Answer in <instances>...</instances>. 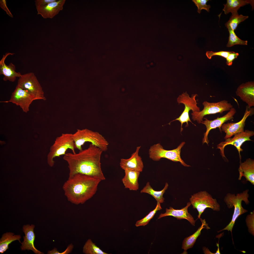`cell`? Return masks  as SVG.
Instances as JSON below:
<instances>
[{
    "label": "cell",
    "instance_id": "1",
    "mask_svg": "<svg viewBox=\"0 0 254 254\" xmlns=\"http://www.w3.org/2000/svg\"><path fill=\"white\" fill-rule=\"evenodd\" d=\"M103 151L96 146L90 144L87 149L77 153H66L63 157L68 164V178L80 173L94 177L101 180L105 179L102 170L100 159Z\"/></svg>",
    "mask_w": 254,
    "mask_h": 254
},
{
    "label": "cell",
    "instance_id": "2",
    "mask_svg": "<svg viewBox=\"0 0 254 254\" xmlns=\"http://www.w3.org/2000/svg\"><path fill=\"white\" fill-rule=\"evenodd\" d=\"M101 181L94 176L78 173L68 178L63 189L68 201L76 205L83 204L95 194Z\"/></svg>",
    "mask_w": 254,
    "mask_h": 254
},
{
    "label": "cell",
    "instance_id": "3",
    "mask_svg": "<svg viewBox=\"0 0 254 254\" xmlns=\"http://www.w3.org/2000/svg\"><path fill=\"white\" fill-rule=\"evenodd\" d=\"M249 190L247 189L243 192L238 193L235 195L234 194L227 193L224 198V201L227 206L229 208L234 207V212L231 222L224 228L218 231L220 232L224 230L230 231L232 233L235 222L238 218L241 215L247 212V210L242 206V203L244 201L246 204H249L250 202L248 199L249 194Z\"/></svg>",
    "mask_w": 254,
    "mask_h": 254
},
{
    "label": "cell",
    "instance_id": "4",
    "mask_svg": "<svg viewBox=\"0 0 254 254\" xmlns=\"http://www.w3.org/2000/svg\"><path fill=\"white\" fill-rule=\"evenodd\" d=\"M75 149L82 150V146L86 142H89L101 149L103 151H107L109 143L105 137L99 133L87 129L80 130L72 134Z\"/></svg>",
    "mask_w": 254,
    "mask_h": 254
},
{
    "label": "cell",
    "instance_id": "5",
    "mask_svg": "<svg viewBox=\"0 0 254 254\" xmlns=\"http://www.w3.org/2000/svg\"><path fill=\"white\" fill-rule=\"evenodd\" d=\"M72 136V134L63 133L56 138L54 144L50 147V151L47 156L48 162L50 166H54V158L64 155L68 149H71L73 154L76 153Z\"/></svg>",
    "mask_w": 254,
    "mask_h": 254
},
{
    "label": "cell",
    "instance_id": "6",
    "mask_svg": "<svg viewBox=\"0 0 254 254\" xmlns=\"http://www.w3.org/2000/svg\"><path fill=\"white\" fill-rule=\"evenodd\" d=\"M190 202L194 209H196L198 212V218H200L202 214L206 209L209 208L213 210H220V206L216 199L206 191H200L191 196Z\"/></svg>",
    "mask_w": 254,
    "mask_h": 254
},
{
    "label": "cell",
    "instance_id": "7",
    "mask_svg": "<svg viewBox=\"0 0 254 254\" xmlns=\"http://www.w3.org/2000/svg\"><path fill=\"white\" fill-rule=\"evenodd\" d=\"M185 143L182 142L177 148L170 150L164 149L160 143L155 144L151 146L149 150L150 158L155 161H158L164 158L174 162H179L185 167L190 166L186 164L180 157L181 149Z\"/></svg>",
    "mask_w": 254,
    "mask_h": 254
},
{
    "label": "cell",
    "instance_id": "8",
    "mask_svg": "<svg viewBox=\"0 0 254 254\" xmlns=\"http://www.w3.org/2000/svg\"><path fill=\"white\" fill-rule=\"evenodd\" d=\"M198 96L196 94H192L191 97L187 93L183 92L179 96L177 99V101L179 104L183 103L185 106L184 110L180 116L178 118L173 120L168 124H170L171 123L175 120L179 121L181 123L180 132H181L183 130L182 125L183 124L186 123V127L189 126L188 122H190L196 126L191 120L189 116V111L191 110L193 112H198L200 111V108L197 105L198 103L195 99L196 97Z\"/></svg>",
    "mask_w": 254,
    "mask_h": 254
},
{
    "label": "cell",
    "instance_id": "9",
    "mask_svg": "<svg viewBox=\"0 0 254 254\" xmlns=\"http://www.w3.org/2000/svg\"><path fill=\"white\" fill-rule=\"evenodd\" d=\"M202 104L204 108L202 110L191 113L192 119L194 121H196L199 124L203 121L204 117L206 115L222 113L224 111H229L233 107V105L225 100L216 103L204 101Z\"/></svg>",
    "mask_w": 254,
    "mask_h": 254
},
{
    "label": "cell",
    "instance_id": "10",
    "mask_svg": "<svg viewBox=\"0 0 254 254\" xmlns=\"http://www.w3.org/2000/svg\"><path fill=\"white\" fill-rule=\"evenodd\" d=\"M17 85L33 95L36 100H46L42 88L33 73L22 75L19 78Z\"/></svg>",
    "mask_w": 254,
    "mask_h": 254
},
{
    "label": "cell",
    "instance_id": "11",
    "mask_svg": "<svg viewBox=\"0 0 254 254\" xmlns=\"http://www.w3.org/2000/svg\"><path fill=\"white\" fill-rule=\"evenodd\" d=\"M35 100H36V98L33 95L17 85L9 100L0 102L12 103L19 106L24 112L27 113L29 111L31 104Z\"/></svg>",
    "mask_w": 254,
    "mask_h": 254
},
{
    "label": "cell",
    "instance_id": "12",
    "mask_svg": "<svg viewBox=\"0 0 254 254\" xmlns=\"http://www.w3.org/2000/svg\"><path fill=\"white\" fill-rule=\"evenodd\" d=\"M254 135V132L249 130H245L242 132L236 134L232 138L226 139L224 141L222 142L217 146V148L220 150L221 154L223 157H225L224 153V149L227 145H229L234 146L238 150L241 159L240 152L242 149L241 147L242 144L246 141H252L250 139Z\"/></svg>",
    "mask_w": 254,
    "mask_h": 254
},
{
    "label": "cell",
    "instance_id": "13",
    "mask_svg": "<svg viewBox=\"0 0 254 254\" xmlns=\"http://www.w3.org/2000/svg\"><path fill=\"white\" fill-rule=\"evenodd\" d=\"M236 110L234 108L232 107L226 115L222 117H218L213 120H210L207 118H203L205 119L201 122L204 125L206 128V131L204 134V137L202 139L203 144L206 143L208 144L209 140L208 138V135L210 131L212 129L218 128L221 131V127L225 122L230 120L234 119V116L236 113Z\"/></svg>",
    "mask_w": 254,
    "mask_h": 254
},
{
    "label": "cell",
    "instance_id": "14",
    "mask_svg": "<svg viewBox=\"0 0 254 254\" xmlns=\"http://www.w3.org/2000/svg\"><path fill=\"white\" fill-rule=\"evenodd\" d=\"M65 0H56L44 5L36 8L37 14L44 19H52L63 10Z\"/></svg>",
    "mask_w": 254,
    "mask_h": 254
},
{
    "label": "cell",
    "instance_id": "15",
    "mask_svg": "<svg viewBox=\"0 0 254 254\" xmlns=\"http://www.w3.org/2000/svg\"><path fill=\"white\" fill-rule=\"evenodd\" d=\"M251 113V111L248 110L246 108L243 118L239 122L223 124L221 127V131L226 133L224 139H226L230 138L234 135L244 131L246 121Z\"/></svg>",
    "mask_w": 254,
    "mask_h": 254
},
{
    "label": "cell",
    "instance_id": "16",
    "mask_svg": "<svg viewBox=\"0 0 254 254\" xmlns=\"http://www.w3.org/2000/svg\"><path fill=\"white\" fill-rule=\"evenodd\" d=\"M14 54L13 53H7L3 55L0 61V75H4L3 79L4 81L14 82L17 77L19 78L22 75L20 72L16 71V67L14 64L11 63L8 65L5 63L7 57Z\"/></svg>",
    "mask_w": 254,
    "mask_h": 254
},
{
    "label": "cell",
    "instance_id": "17",
    "mask_svg": "<svg viewBox=\"0 0 254 254\" xmlns=\"http://www.w3.org/2000/svg\"><path fill=\"white\" fill-rule=\"evenodd\" d=\"M237 95L245 102L249 108L254 106V83L250 81L242 83L237 88Z\"/></svg>",
    "mask_w": 254,
    "mask_h": 254
},
{
    "label": "cell",
    "instance_id": "18",
    "mask_svg": "<svg viewBox=\"0 0 254 254\" xmlns=\"http://www.w3.org/2000/svg\"><path fill=\"white\" fill-rule=\"evenodd\" d=\"M141 146L137 147L136 151L128 159H121L120 163L121 167L124 170H129L142 172L143 168V162L138 155Z\"/></svg>",
    "mask_w": 254,
    "mask_h": 254
},
{
    "label": "cell",
    "instance_id": "19",
    "mask_svg": "<svg viewBox=\"0 0 254 254\" xmlns=\"http://www.w3.org/2000/svg\"><path fill=\"white\" fill-rule=\"evenodd\" d=\"M191 204L190 202L187 203V205L180 209H175L171 207L169 209L166 208V212L164 213H161L158 217V219L168 216H171L177 218V219H186L188 220L191 225L195 226L196 220L192 216L188 213V208Z\"/></svg>",
    "mask_w": 254,
    "mask_h": 254
},
{
    "label": "cell",
    "instance_id": "20",
    "mask_svg": "<svg viewBox=\"0 0 254 254\" xmlns=\"http://www.w3.org/2000/svg\"><path fill=\"white\" fill-rule=\"evenodd\" d=\"M35 226L34 225H24L23 227V230L25 236L23 237L24 241L21 243L20 247L22 250H31L36 254H43L44 253L36 249L34 245L35 239V235L34 232Z\"/></svg>",
    "mask_w": 254,
    "mask_h": 254
},
{
    "label": "cell",
    "instance_id": "21",
    "mask_svg": "<svg viewBox=\"0 0 254 254\" xmlns=\"http://www.w3.org/2000/svg\"><path fill=\"white\" fill-rule=\"evenodd\" d=\"M238 171L239 176L238 180H241L242 176L246 181L254 185V160L250 158L246 159L243 163H240Z\"/></svg>",
    "mask_w": 254,
    "mask_h": 254
},
{
    "label": "cell",
    "instance_id": "22",
    "mask_svg": "<svg viewBox=\"0 0 254 254\" xmlns=\"http://www.w3.org/2000/svg\"><path fill=\"white\" fill-rule=\"evenodd\" d=\"M125 175L122 181L125 188L130 190L137 191L139 188L138 179L140 172L134 170H124Z\"/></svg>",
    "mask_w": 254,
    "mask_h": 254
},
{
    "label": "cell",
    "instance_id": "23",
    "mask_svg": "<svg viewBox=\"0 0 254 254\" xmlns=\"http://www.w3.org/2000/svg\"><path fill=\"white\" fill-rule=\"evenodd\" d=\"M200 219L202 222L201 226L194 234L185 238L183 240L182 248L184 250L183 253H187L186 251L188 249L193 247L197 238L200 235L201 231L203 229H208L210 228L205 219L202 220L200 218Z\"/></svg>",
    "mask_w": 254,
    "mask_h": 254
},
{
    "label": "cell",
    "instance_id": "24",
    "mask_svg": "<svg viewBox=\"0 0 254 254\" xmlns=\"http://www.w3.org/2000/svg\"><path fill=\"white\" fill-rule=\"evenodd\" d=\"M254 2L253 0H227L226 4H224L223 10L226 14L230 12L232 15L237 14L238 10L241 7L250 4L253 7Z\"/></svg>",
    "mask_w": 254,
    "mask_h": 254
},
{
    "label": "cell",
    "instance_id": "25",
    "mask_svg": "<svg viewBox=\"0 0 254 254\" xmlns=\"http://www.w3.org/2000/svg\"><path fill=\"white\" fill-rule=\"evenodd\" d=\"M168 184L166 183L164 188L160 191H156L151 187L149 182H147L146 186L141 190V193H147L153 197L157 201V202L160 203L164 202V198L163 195L167 189Z\"/></svg>",
    "mask_w": 254,
    "mask_h": 254
},
{
    "label": "cell",
    "instance_id": "26",
    "mask_svg": "<svg viewBox=\"0 0 254 254\" xmlns=\"http://www.w3.org/2000/svg\"><path fill=\"white\" fill-rule=\"evenodd\" d=\"M11 232H7L3 234L0 240V253H3L8 249L9 245L12 242L16 240L20 241L21 238L20 235H14Z\"/></svg>",
    "mask_w": 254,
    "mask_h": 254
},
{
    "label": "cell",
    "instance_id": "27",
    "mask_svg": "<svg viewBox=\"0 0 254 254\" xmlns=\"http://www.w3.org/2000/svg\"><path fill=\"white\" fill-rule=\"evenodd\" d=\"M83 251L85 254H107L102 250L96 245L90 239H88L85 242Z\"/></svg>",
    "mask_w": 254,
    "mask_h": 254
},
{
    "label": "cell",
    "instance_id": "28",
    "mask_svg": "<svg viewBox=\"0 0 254 254\" xmlns=\"http://www.w3.org/2000/svg\"><path fill=\"white\" fill-rule=\"evenodd\" d=\"M248 16L238 15V13L232 15L229 20L225 24L228 29H231L234 31L238 24L248 18Z\"/></svg>",
    "mask_w": 254,
    "mask_h": 254
},
{
    "label": "cell",
    "instance_id": "29",
    "mask_svg": "<svg viewBox=\"0 0 254 254\" xmlns=\"http://www.w3.org/2000/svg\"><path fill=\"white\" fill-rule=\"evenodd\" d=\"M229 36L228 41L227 44V47H230L235 45H247L248 41L242 40L239 38L235 34L234 31L228 29Z\"/></svg>",
    "mask_w": 254,
    "mask_h": 254
},
{
    "label": "cell",
    "instance_id": "30",
    "mask_svg": "<svg viewBox=\"0 0 254 254\" xmlns=\"http://www.w3.org/2000/svg\"><path fill=\"white\" fill-rule=\"evenodd\" d=\"M162 209L160 203L157 202L155 208L153 210L151 211L143 219L137 221L135 224L137 227L143 226H145L147 224L150 220L154 216L155 213L158 210Z\"/></svg>",
    "mask_w": 254,
    "mask_h": 254
},
{
    "label": "cell",
    "instance_id": "31",
    "mask_svg": "<svg viewBox=\"0 0 254 254\" xmlns=\"http://www.w3.org/2000/svg\"><path fill=\"white\" fill-rule=\"evenodd\" d=\"M192 1L195 4L198 8L197 12L200 13L202 9H204L209 12L210 6L207 5L206 4L208 0H192Z\"/></svg>",
    "mask_w": 254,
    "mask_h": 254
},
{
    "label": "cell",
    "instance_id": "32",
    "mask_svg": "<svg viewBox=\"0 0 254 254\" xmlns=\"http://www.w3.org/2000/svg\"><path fill=\"white\" fill-rule=\"evenodd\" d=\"M254 211L251 212L246 218V222L249 232L254 235Z\"/></svg>",
    "mask_w": 254,
    "mask_h": 254
},
{
    "label": "cell",
    "instance_id": "33",
    "mask_svg": "<svg viewBox=\"0 0 254 254\" xmlns=\"http://www.w3.org/2000/svg\"><path fill=\"white\" fill-rule=\"evenodd\" d=\"M230 52L231 51H223L215 52L212 51H208L206 52V55L207 58L209 59H210L213 56H220L226 58Z\"/></svg>",
    "mask_w": 254,
    "mask_h": 254
},
{
    "label": "cell",
    "instance_id": "34",
    "mask_svg": "<svg viewBox=\"0 0 254 254\" xmlns=\"http://www.w3.org/2000/svg\"><path fill=\"white\" fill-rule=\"evenodd\" d=\"M238 55L239 54L238 53L231 51L230 53L226 58V64L229 66L232 65L233 61L235 58H237Z\"/></svg>",
    "mask_w": 254,
    "mask_h": 254
},
{
    "label": "cell",
    "instance_id": "35",
    "mask_svg": "<svg viewBox=\"0 0 254 254\" xmlns=\"http://www.w3.org/2000/svg\"><path fill=\"white\" fill-rule=\"evenodd\" d=\"M0 6L6 12V13L9 16L13 18V16L10 12L6 5V1L5 0H0Z\"/></svg>",
    "mask_w": 254,
    "mask_h": 254
},
{
    "label": "cell",
    "instance_id": "36",
    "mask_svg": "<svg viewBox=\"0 0 254 254\" xmlns=\"http://www.w3.org/2000/svg\"><path fill=\"white\" fill-rule=\"evenodd\" d=\"M56 0H35L36 7L48 4L53 2Z\"/></svg>",
    "mask_w": 254,
    "mask_h": 254
},
{
    "label": "cell",
    "instance_id": "37",
    "mask_svg": "<svg viewBox=\"0 0 254 254\" xmlns=\"http://www.w3.org/2000/svg\"><path fill=\"white\" fill-rule=\"evenodd\" d=\"M203 250L205 254H212L213 253L210 252L208 248L206 247H203Z\"/></svg>",
    "mask_w": 254,
    "mask_h": 254
},
{
    "label": "cell",
    "instance_id": "38",
    "mask_svg": "<svg viewBox=\"0 0 254 254\" xmlns=\"http://www.w3.org/2000/svg\"><path fill=\"white\" fill-rule=\"evenodd\" d=\"M216 246L218 247V249H217V250L216 251V252L215 253H214V254H220V250H219V244L218 243H217V244H216Z\"/></svg>",
    "mask_w": 254,
    "mask_h": 254
}]
</instances>
